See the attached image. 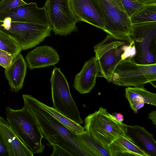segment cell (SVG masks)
Here are the masks:
<instances>
[{
	"mask_svg": "<svg viewBox=\"0 0 156 156\" xmlns=\"http://www.w3.org/2000/svg\"><path fill=\"white\" fill-rule=\"evenodd\" d=\"M24 106L37 121L43 136L53 147L51 156H93L76 134L41 107L36 99L23 94Z\"/></svg>",
	"mask_w": 156,
	"mask_h": 156,
	"instance_id": "1",
	"label": "cell"
},
{
	"mask_svg": "<svg viewBox=\"0 0 156 156\" xmlns=\"http://www.w3.org/2000/svg\"><path fill=\"white\" fill-rule=\"evenodd\" d=\"M94 51L100 73L98 76L104 77L108 81L117 64L121 60L132 58L136 52L130 37L118 38L109 34L94 45Z\"/></svg>",
	"mask_w": 156,
	"mask_h": 156,
	"instance_id": "2",
	"label": "cell"
},
{
	"mask_svg": "<svg viewBox=\"0 0 156 156\" xmlns=\"http://www.w3.org/2000/svg\"><path fill=\"white\" fill-rule=\"evenodd\" d=\"M6 120L20 140L33 154L42 152L45 146L44 138L37 122L33 115L23 106L20 109L5 108Z\"/></svg>",
	"mask_w": 156,
	"mask_h": 156,
	"instance_id": "3",
	"label": "cell"
},
{
	"mask_svg": "<svg viewBox=\"0 0 156 156\" xmlns=\"http://www.w3.org/2000/svg\"><path fill=\"white\" fill-rule=\"evenodd\" d=\"M127 126L102 107L84 119L85 131L107 151L114 140L126 133Z\"/></svg>",
	"mask_w": 156,
	"mask_h": 156,
	"instance_id": "4",
	"label": "cell"
},
{
	"mask_svg": "<svg viewBox=\"0 0 156 156\" xmlns=\"http://www.w3.org/2000/svg\"><path fill=\"white\" fill-rule=\"evenodd\" d=\"M156 80V64H139L129 58L117 64L108 81L119 86L142 88Z\"/></svg>",
	"mask_w": 156,
	"mask_h": 156,
	"instance_id": "5",
	"label": "cell"
},
{
	"mask_svg": "<svg viewBox=\"0 0 156 156\" xmlns=\"http://www.w3.org/2000/svg\"><path fill=\"white\" fill-rule=\"evenodd\" d=\"M51 30L50 25L12 22L7 18L0 20V30L16 41L22 50L38 45L51 36Z\"/></svg>",
	"mask_w": 156,
	"mask_h": 156,
	"instance_id": "6",
	"label": "cell"
},
{
	"mask_svg": "<svg viewBox=\"0 0 156 156\" xmlns=\"http://www.w3.org/2000/svg\"><path fill=\"white\" fill-rule=\"evenodd\" d=\"M130 37L136 51L132 59L139 64H156V22L132 24Z\"/></svg>",
	"mask_w": 156,
	"mask_h": 156,
	"instance_id": "7",
	"label": "cell"
},
{
	"mask_svg": "<svg viewBox=\"0 0 156 156\" xmlns=\"http://www.w3.org/2000/svg\"><path fill=\"white\" fill-rule=\"evenodd\" d=\"M53 108L65 117L79 124L83 123L70 91L69 83L60 69L55 67L50 79Z\"/></svg>",
	"mask_w": 156,
	"mask_h": 156,
	"instance_id": "8",
	"label": "cell"
},
{
	"mask_svg": "<svg viewBox=\"0 0 156 156\" xmlns=\"http://www.w3.org/2000/svg\"><path fill=\"white\" fill-rule=\"evenodd\" d=\"M104 16V31L118 38L130 37L132 24L121 0H98Z\"/></svg>",
	"mask_w": 156,
	"mask_h": 156,
	"instance_id": "9",
	"label": "cell"
},
{
	"mask_svg": "<svg viewBox=\"0 0 156 156\" xmlns=\"http://www.w3.org/2000/svg\"><path fill=\"white\" fill-rule=\"evenodd\" d=\"M44 6L55 34L66 36L77 31L76 24L80 21L72 10L70 0H46Z\"/></svg>",
	"mask_w": 156,
	"mask_h": 156,
	"instance_id": "10",
	"label": "cell"
},
{
	"mask_svg": "<svg viewBox=\"0 0 156 156\" xmlns=\"http://www.w3.org/2000/svg\"><path fill=\"white\" fill-rule=\"evenodd\" d=\"M8 18L10 21L41 25H50L45 6L40 8L31 2L0 12V20Z\"/></svg>",
	"mask_w": 156,
	"mask_h": 156,
	"instance_id": "11",
	"label": "cell"
},
{
	"mask_svg": "<svg viewBox=\"0 0 156 156\" xmlns=\"http://www.w3.org/2000/svg\"><path fill=\"white\" fill-rule=\"evenodd\" d=\"M72 10L80 21L104 31L105 23L98 0H70Z\"/></svg>",
	"mask_w": 156,
	"mask_h": 156,
	"instance_id": "12",
	"label": "cell"
},
{
	"mask_svg": "<svg viewBox=\"0 0 156 156\" xmlns=\"http://www.w3.org/2000/svg\"><path fill=\"white\" fill-rule=\"evenodd\" d=\"M0 137L9 156H33L34 154L14 132L6 120L0 117Z\"/></svg>",
	"mask_w": 156,
	"mask_h": 156,
	"instance_id": "13",
	"label": "cell"
},
{
	"mask_svg": "<svg viewBox=\"0 0 156 156\" xmlns=\"http://www.w3.org/2000/svg\"><path fill=\"white\" fill-rule=\"evenodd\" d=\"M99 67L95 57L84 64L81 70L75 77L73 86L81 94L90 92L95 86L99 72Z\"/></svg>",
	"mask_w": 156,
	"mask_h": 156,
	"instance_id": "14",
	"label": "cell"
},
{
	"mask_svg": "<svg viewBox=\"0 0 156 156\" xmlns=\"http://www.w3.org/2000/svg\"><path fill=\"white\" fill-rule=\"evenodd\" d=\"M26 59L31 69L54 65L59 60L56 51L47 45L36 47L27 54Z\"/></svg>",
	"mask_w": 156,
	"mask_h": 156,
	"instance_id": "15",
	"label": "cell"
},
{
	"mask_svg": "<svg viewBox=\"0 0 156 156\" xmlns=\"http://www.w3.org/2000/svg\"><path fill=\"white\" fill-rule=\"evenodd\" d=\"M126 134L148 156H156V142L152 134L138 125H127Z\"/></svg>",
	"mask_w": 156,
	"mask_h": 156,
	"instance_id": "16",
	"label": "cell"
},
{
	"mask_svg": "<svg viewBox=\"0 0 156 156\" xmlns=\"http://www.w3.org/2000/svg\"><path fill=\"white\" fill-rule=\"evenodd\" d=\"M27 68V63L20 53L13 59L11 64L5 69V77L12 91L17 92L23 88Z\"/></svg>",
	"mask_w": 156,
	"mask_h": 156,
	"instance_id": "17",
	"label": "cell"
},
{
	"mask_svg": "<svg viewBox=\"0 0 156 156\" xmlns=\"http://www.w3.org/2000/svg\"><path fill=\"white\" fill-rule=\"evenodd\" d=\"M108 151L110 156H148L126 133L114 140L109 145Z\"/></svg>",
	"mask_w": 156,
	"mask_h": 156,
	"instance_id": "18",
	"label": "cell"
},
{
	"mask_svg": "<svg viewBox=\"0 0 156 156\" xmlns=\"http://www.w3.org/2000/svg\"><path fill=\"white\" fill-rule=\"evenodd\" d=\"M125 96L130 108L135 112L143 107L145 104L156 106V94L144 87H128L125 89Z\"/></svg>",
	"mask_w": 156,
	"mask_h": 156,
	"instance_id": "19",
	"label": "cell"
},
{
	"mask_svg": "<svg viewBox=\"0 0 156 156\" xmlns=\"http://www.w3.org/2000/svg\"><path fill=\"white\" fill-rule=\"evenodd\" d=\"M37 101L41 107L62 124L75 134H80L86 132L84 127L67 118L53 107H49L37 100Z\"/></svg>",
	"mask_w": 156,
	"mask_h": 156,
	"instance_id": "20",
	"label": "cell"
},
{
	"mask_svg": "<svg viewBox=\"0 0 156 156\" xmlns=\"http://www.w3.org/2000/svg\"><path fill=\"white\" fill-rule=\"evenodd\" d=\"M130 19L132 24L156 22V3L145 4Z\"/></svg>",
	"mask_w": 156,
	"mask_h": 156,
	"instance_id": "21",
	"label": "cell"
},
{
	"mask_svg": "<svg viewBox=\"0 0 156 156\" xmlns=\"http://www.w3.org/2000/svg\"><path fill=\"white\" fill-rule=\"evenodd\" d=\"M76 135L93 156H110L108 151L86 131Z\"/></svg>",
	"mask_w": 156,
	"mask_h": 156,
	"instance_id": "22",
	"label": "cell"
},
{
	"mask_svg": "<svg viewBox=\"0 0 156 156\" xmlns=\"http://www.w3.org/2000/svg\"><path fill=\"white\" fill-rule=\"evenodd\" d=\"M0 50L5 51L11 54L14 59L22 51L20 45L16 41L1 30Z\"/></svg>",
	"mask_w": 156,
	"mask_h": 156,
	"instance_id": "23",
	"label": "cell"
},
{
	"mask_svg": "<svg viewBox=\"0 0 156 156\" xmlns=\"http://www.w3.org/2000/svg\"><path fill=\"white\" fill-rule=\"evenodd\" d=\"M121 0L127 14L130 18L145 5L133 0Z\"/></svg>",
	"mask_w": 156,
	"mask_h": 156,
	"instance_id": "24",
	"label": "cell"
},
{
	"mask_svg": "<svg viewBox=\"0 0 156 156\" xmlns=\"http://www.w3.org/2000/svg\"><path fill=\"white\" fill-rule=\"evenodd\" d=\"M27 3L23 0H2L0 1V12L6 11Z\"/></svg>",
	"mask_w": 156,
	"mask_h": 156,
	"instance_id": "25",
	"label": "cell"
},
{
	"mask_svg": "<svg viewBox=\"0 0 156 156\" xmlns=\"http://www.w3.org/2000/svg\"><path fill=\"white\" fill-rule=\"evenodd\" d=\"M14 58L11 54L0 50V66L5 69L8 67L12 63Z\"/></svg>",
	"mask_w": 156,
	"mask_h": 156,
	"instance_id": "26",
	"label": "cell"
},
{
	"mask_svg": "<svg viewBox=\"0 0 156 156\" xmlns=\"http://www.w3.org/2000/svg\"><path fill=\"white\" fill-rule=\"evenodd\" d=\"M0 156H9L7 151L0 137Z\"/></svg>",
	"mask_w": 156,
	"mask_h": 156,
	"instance_id": "27",
	"label": "cell"
},
{
	"mask_svg": "<svg viewBox=\"0 0 156 156\" xmlns=\"http://www.w3.org/2000/svg\"><path fill=\"white\" fill-rule=\"evenodd\" d=\"M148 118L150 119L153 124L154 125H156V111L153 110L149 113L148 114Z\"/></svg>",
	"mask_w": 156,
	"mask_h": 156,
	"instance_id": "28",
	"label": "cell"
},
{
	"mask_svg": "<svg viewBox=\"0 0 156 156\" xmlns=\"http://www.w3.org/2000/svg\"><path fill=\"white\" fill-rule=\"evenodd\" d=\"M138 2L144 4H148L156 3V0H133Z\"/></svg>",
	"mask_w": 156,
	"mask_h": 156,
	"instance_id": "29",
	"label": "cell"
},
{
	"mask_svg": "<svg viewBox=\"0 0 156 156\" xmlns=\"http://www.w3.org/2000/svg\"><path fill=\"white\" fill-rule=\"evenodd\" d=\"M119 121L122 122L124 120L123 116L119 113H114L112 114Z\"/></svg>",
	"mask_w": 156,
	"mask_h": 156,
	"instance_id": "30",
	"label": "cell"
}]
</instances>
